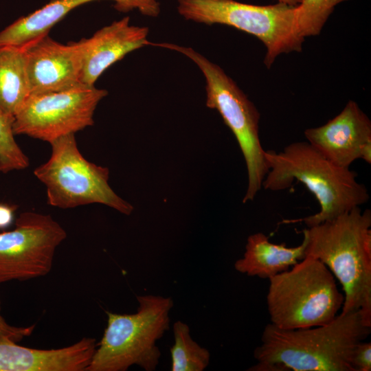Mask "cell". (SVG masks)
Masks as SVG:
<instances>
[{"label": "cell", "mask_w": 371, "mask_h": 371, "mask_svg": "<svg viewBox=\"0 0 371 371\" xmlns=\"http://www.w3.org/2000/svg\"><path fill=\"white\" fill-rule=\"evenodd\" d=\"M137 312L119 314L106 311L107 326L86 371H126L137 365L154 371L161 352L156 341L170 328V297L137 295Z\"/></svg>", "instance_id": "5"}, {"label": "cell", "mask_w": 371, "mask_h": 371, "mask_svg": "<svg viewBox=\"0 0 371 371\" xmlns=\"http://www.w3.org/2000/svg\"><path fill=\"white\" fill-rule=\"evenodd\" d=\"M14 208L5 204H0V229H4L12 223Z\"/></svg>", "instance_id": "23"}, {"label": "cell", "mask_w": 371, "mask_h": 371, "mask_svg": "<svg viewBox=\"0 0 371 371\" xmlns=\"http://www.w3.org/2000/svg\"><path fill=\"white\" fill-rule=\"evenodd\" d=\"M96 348V340L90 337L49 350L24 347L0 337V371H86Z\"/></svg>", "instance_id": "14"}, {"label": "cell", "mask_w": 371, "mask_h": 371, "mask_svg": "<svg viewBox=\"0 0 371 371\" xmlns=\"http://www.w3.org/2000/svg\"><path fill=\"white\" fill-rule=\"evenodd\" d=\"M66 231L50 215L20 214L14 229L0 233V284L46 276Z\"/></svg>", "instance_id": "10"}, {"label": "cell", "mask_w": 371, "mask_h": 371, "mask_svg": "<svg viewBox=\"0 0 371 371\" xmlns=\"http://www.w3.org/2000/svg\"><path fill=\"white\" fill-rule=\"evenodd\" d=\"M306 248L304 237L300 245L289 247L271 243L263 233H255L247 238L243 256L235 262L234 268L248 276L269 280L304 259Z\"/></svg>", "instance_id": "16"}, {"label": "cell", "mask_w": 371, "mask_h": 371, "mask_svg": "<svg viewBox=\"0 0 371 371\" xmlns=\"http://www.w3.org/2000/svg\"><path fill=\"white\" fill-rule=\"evenodd\" d=\"M30 94L25 45L0 46V111L14 118Z\"/></svg>", "instance_id": "17"}, {"label": "cell", "mask_w": 371, "mask_h": 371, "mask_svg": "<svg viewBox=\"0 0 371 371\" xmlns=\"http://www.w3.org/2000/svg\"><path fill=\"white\" fill-rule=\"evenodd\" d=\"M306 256L323 262L339 282L340 313L361 310L371 322V212L355 207L303 231Z\"/></svg>", "instance_id": "3"}, {"label": "cell", "mask_w": 371, "mask_h": 371, "mask_svg": "<svg viewBox=\"0 0 371 371\" xmlns=\"http://www.w3.org/2000/svg\"><path fill=\"white\" fill-rule=\"evenodd\" d=\"M307 142L334 164L350 168L357 159L371 164V121L350 100L325 124L304 131Z\"/></svg>", "instance_id": "11"}, {"label": "cell", "mask_w": 371, "mask_h": 371, "mask_svg": "<svg viewBox=\"0 0 371 371\" xmlns=\"http://www.w3.org/2000/svg\"><path fill=\"white\" fill-rule=\"evenodd\" d=\"M1 306L0 300V337H7L15 342H19L24 337L30 336L35 325L27 327H17L9 324L1 315Z\"/></svg>", "instance_id": "22"}, {"label": "cell", "mask_w": 371, "mask_h": 371, "mask_svg": "<svg viewBox=\"0 0 371 371\" xmlns=\"http://www.w3.org/2000/svg\"><path fill=\"white\" fill-rule=\"evenodd\" d=\"M345 1L348 0H302L296 6L300 34L304 38L319 35L335 7Z\"/></svg>", "instance_id": "19"}, {"label": "cell", "mask_w": 371, "mask_h": 371, "mask_svg": "<svg viewBox=\"0 0 371 371\" xmlns=\"http://www.w3.org/2000/svg\"><path fill=\"white\" fill-rule=\"evenodd\" d=\"M270 324L282 329L326 324L341 311L344 296L328 268L306 256L291 269L269 279Z\"/></svg>", "instance_id": "4"}, {"label": "cell", "mask_w": 371, "mask_h": 371, "mask_svg": "<svg viewBox=\"0 0 371 371\" xmlns=\"http://www.w3.org/2000/svg\"><path fill=\"white\" fill-rule=\"evenodd\" d=\"M14 118L0 111V172L4 174L27 168V156L16 142L13 132Z\"/></svg>", "instance_id": "20"}, {"label": "cell", "mask_w": 371, "mask_h": 371, "mask_svg": "<svg viewBox=\"0 0 371 371\" xmlns=\"http://www.w3.org/2000/svg\"><path fill=\"white\" fill-rule=\"evenodd\" d=\"M174 344L170 348L172 371H203L210 353L191 337L188 325L178 320L173 324Z\"/></svg>", "instance_id": "18"}, {"label": "cell", "mask_w": 371, "mask_h": 371, "mask_svg": "<svg viewBox=\"0 0 371 371\" xmlns=\"http://www.w3.org/2000/svg\"><path fill=\"white\" fill-rule=\"evenodd\" d=\"M269 171L262 184L267 190L282 191L295 180L302 183L317 200L320 210L303 218L308 227L331 220L366 203L370 194L357 180V174L338 166L306 142H295L280 152L265 150Z\"/></svg>", "instance_id": "2"}, {"label": "cell", "mask_w": 371, "mask_h": 371, "mask_svg": "<svg viewBox=\"0 0 371 371\" xmlns=\"http://www.w3.org/2000/svg\"><path fill=\"white\" fill-rule=\"evenodd\" d=\"M25 45L30 94L60 91L82 84L81 40L65 45L46 34Z\"/></svg>", "instance_id": "12"}, {"label": "cell", "mask_w": 371, "mask_h": 371, "mask_svg": "<svg viewBox=\"0 0 371 371\" xmlns=\"http://www.w3.org/2000/svg\"><path fill=\"white\" fill-rule=\"evenodd\" d=\"M108 94L94 85L30 94L14 116L13 132L47 142L75 134L93 124L100 101Z\"/></svg>", "instance_id": "9"}, {"label": "cell", "mask_w": 371, "mask_h": 371, "mask_svg": "<svg viewBox=\"0 0 371 371\" xmlns=\"http://www.w3.org/2000/svg\"><path fill=\"white\" fill-rule=\"evenodd\" d=\"M370 332L371 322L361 310L310 328L282 329L269 323L254 357L272 371H354L353 350Z\"/></svg>", "instance_id": "1"}, {"label": "cell", "mask_w": 371, "mask_h": 371, "mask_svg": "<svg viewBox=\"0 0 371 371\" xmlns=\"http://www.w3.org/2000/svg\"><path fill=\"white\" fill-rule=\"evenodd\" d=\"M149 45L178 52L202 71L206 82V106L220 113L234 135L245 161L247 188L243 203L253 201L269 171L260 139V115L254 104L223 69L192 47L168 43L150 42Z\"/></svg>", "instance_id": "6"}, {"label": "cell", "mask_w": 371, "mask_h": 371, "mask_svg": "<svg viewBox=\"0 0 371 371\" xmlns=\"http://www.w3.org/2000/svg\"><path fill=\"white\" fill-rule=\"evenodd\" d=\"M296 6L279 2L256 5L234 0H178L177 10L186 20L229 25L256 36L266 47L264 64L270 69L279 55L302 50L305 38L297 29Z\"/></svg>", "instance_id": "7"}, {"label": "cell", "mask_w": 371, "mask_h": 371, "mask_svg": "<svg viewBox=\"0 0 371 371\" xmlns=\"http://www.w3.org/2000/svg\"><path fill=\"white\" fill-rule=\"evenodd\" d=\"M279 3H282L291 6L299 5L302 0H278Z\"/></svg>", "instance_id": "24"}, {"label": "cell", "mask_w": 371, "mask_h": 371, "mask_svg": "<svg viewBox=\"0 0 371 371\" xmlns=\"http://www.w3.org/2000/svg\"><path fill=\"white\" fill-rule=\"evenodd\" d=\"M51 155L34 171L46 188L47 204L62 208L100 203L125 215L133 206L118 196L109 183V170L87 160L78 150L75 134L49 143Z\"/></svg>", "instance_id": "8"}, {"label": "cell", "mask_w": 371, "mask_h": 371, "mask_svg": "<svg viewBox=\"0 0 371 371\" xmlns=\"http://www.w3.org/2000/svg\"><path fill=\"white\" fill-rule=\"evenodd\" d=\"M97 0H53L35 12L18 19L0 32L1 45H23L48 34L49 30L69 12ZM115 8L127 12L133 9L146 16H157L159 4L156 0H112Z\"/></svg>", "instance_id": "15"}, {"label": "cell", "mask_w": 371, "mask_h": 371, "mask_svg": "<svg viewBox=\"0 0 371 371\" xmlns=\"http://www.w3.org/2000/svg\"><path fill=\"white\" fill-rule=\"evenodd\" d=\"M354 371L371 370V342L362 341L354 348L351 357Z\"/></svg>", "instance_id": "21"}, {"label": "cell", "mask_w": 371, "mask_h": 371, "mask_svg": "<svg viewBox=\"0 0 371 371\" xmlns=\"http://www.w3.org/2000/svg\"><path fill=\"white\" fill-rule=\"evenodd\" d=\"M129 17L114 21L91 37L81 39L83 48L81 82L94 85L110 66L127 54L148 45V28L129 24Z\"/></svg>", "instance_id": "13"}]
</instances>
